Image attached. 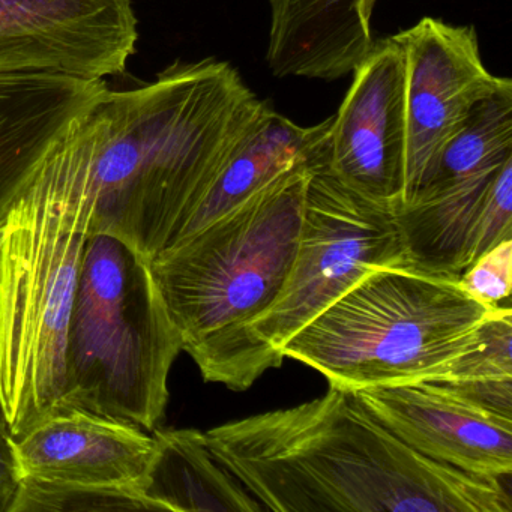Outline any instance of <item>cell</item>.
Returning a JSON list of instances; mask_svg holds the SVG:
<instances>
[{
	"label": "cell",
	"mask_w": 512,
	"mask_h": 512,
	"mask_svg": "<svg viewBox=\"0 0 512 512\" xmlns=\"http://www.w3.org/2000/svg\"><path fill=\"white\" fill-rule=\"evenodd\" d=\"M266 106L236 68L212 58L176 62L142 88H107L59 140L91 200L89 233L154 262Z\"/></svg>",
	"instance_id": "obj_1"
},
{
	"label": "cell",
	"mask_w": 512,
	"mask_h": 512,
	"mask_svg": "<svg viewBox=\"0 0 512 512\" xmlns=\"http://www.w3.org/2000/svg\"><path fill=\"white\" fill-rule=\"evenodd\" d=\"M205 436L265 511H512L503 479L418 454L347 389L329 386L316 400L227 422Z\"/></svg>",
	"instance_id": "obj_2"
},
{
	"label": "cell",
	"mask_w": 512,
	"mask_h": 512,
	"mask_svg": "<svg viewBox=\"0 0 512 512\" xmlns=\"http://www.w3.org/2000/svg\"><path fill=\"white\" fill-rule=\"evenodd\" d=\"M311 172L286 173L151 263L206 382L245 391L283 364L251 325L277 302L292 271Z\"/></svg>",
	"instance_id": "obj_3"
},
{
	"label": "cell",
	"mask_w": 512,
	"mask_h": 512,
	"mask_svg": "<svg viewBox=\"0 0 512 512\" xmlns=\"http://www.w3.org/2000/svg\"><path fill=\"white\" fill-rule=\"evenodd\" d=\"M58 143L2 226L0 404L16 437L61 404L68 326L91 223L88 191Z\"/></svg>",
	"instance_id": "obj_4"
},
{
	"label": "cell",
	"mask_w": 512,
	"mask_h": 512,
	"mask_svg": "<svg viewBox=\"0 0 512 512\" xmlns=\"http://www.w3.org/2000/svg\"><path fill=\"white\" fill-rule=\"evenodd\" d=\"M493 308L472 298L457 277L386 266L317 314L280 352L347 391L436 382L473 346Z\"/></svg>",
	"instance_id": "obj_5"
},
{
	"label": "cell",
	"mask_w": 512,
	"mask_h": 512,
	"mask_svg": "<svg viewBox=\"0 0 512 512\" xmlns=\"http://www.w3.org/2000/svg\"><path fill=\"white\" fill-rule=\"evenodd\" d=\"M184 350L151 263L122 239L91 232L68 326L58 410L82 409L157 430L169 374Z\"/></svg>",
	"instance_id": "obj_6"
},
{
	"label": "cell",
	"mask_w": 512,
	"mask_h": 512,
	"mask_svg": "<svg viewBox=\"0 0 512 512\" xmlns=\"http://www.w3.org/2000/svg\"><path fill=\"white\" fill-rule=\"evenodd\" d=\"M397 265H409L397 211L350 190L326 167L314 170L292 271L251 332L284 361L281 347L317 314L371 272Z\"/></svg>",
	"instance_id": "obj_7"
},
{
	"label": "cell",
	"mask_w": 512,
	"mask_h": 512,
	"mask_svg": "<svg viewBox=\"0 0 512 512\" xmlns=\"http://www.w3.org/2000/svg\"><path fill=\"white\" fill-rule=\"evenodd\" d=\"M392 37L406 67V205L470 112L512 82L485 68L473 26L424 17Z\"/></svg>",
	"instance_id": "obj_8"
},
{
	"label": "cell",
	"mask_w": 512,
	"mask_h": 512,
	"mask_svg": "<svg viewBox=\"0 0 512 512\" xmlns=\"http://www.w3.org/2000/svg\"><path fill=\"white\" fill-rule=\"evenodd\" d=\"M137 38L131 0H0V76H119Z\"/></svg>",
	"instance_id": "obj_9"
},
{
	"label": "cell",
	"mask_w": 512,
	"mask_h": 512,
	"mask_svg": "<svg viewBox=\"0 0 512 512\" xmlns=\"http://www.w3.org/2000/svg\"><path fill=\"white\" fill-rule=\"evenodd\" d=\"M332 116L326 170L355 193L400 211L406 194V67L394 37L374 41Z\"/></svg>",
	"instance_id": "obj_10"
},
{
	"label": "cell",
	"mask_w": 512,
	"mask_h": 512,
	"mask_svg": "<svg viewBox=\"0 0 512 512\" xmlns=\"http://www.w3.org/2000/svg\"><path fill=\"white\" fill-rule=\"evenodd\" d=\"M353 392L376 421L418 454L481 478L511 476L512 419L472 403L445 383Z\"/></svg>",
	"instance_id": "obj_11"
},
{
	"label": "cell",
	"mask_w": 512,
	"mask_h": 512,
	"mask_svg": "<svg viewBox=\"0 0 512 512\" xmlns=\"http://www.w3.org/2000/svg\"><path fill=\"white\" fill-rule=\"evenodd\" d=\"M152 449L139 425L82 409L58 410L16 440L22 478L73 484L137 488Z\"/></svg>",
	"instance_id": "obj_12"
},
{
	"label": "cell",
	"mask_w": 512,
	"mask_h": 512,
	"mask_svg": "<svg viewBox=\"0 0 512 512\" xmlns=\"http://www.w3.org/2000/svg\"><path fill=\"white\" fill-rule=\"evenodd\" d=\"M65 74L0 76V221L56 143L106 92Z\"/></svg>",
	"instance_id": "obj_13"
},
{
	"label": "cell",
	"mask_w": 512,
	"mask_h": 512,
	"mask_svg": "<svg viewBox=\"0 0 512 512\" xmlns=\"http://www.w3.org/2000/svg\"><path fill=\"white\" fill-rule=\"evenodd\" d=\"M266 62L275 77L337 80L373 46L377 0H268Z\"/></svg>",
	"instance_id": "obj_14"
},
{
	"label": "cell",
	"mask_w": 512,
	"mask_h": 512,
	"mask_svg": "<svg viewBox=\"0 0 512 512\" xmlns=\"http://www.w3.org/2000/svg\"><path fill=\"white\" fill-rule=\"evenodd\" d=\"M331 122L329 118L313 127H299L271 106L266 107L169 247L199 232L286 173L301 167H326Z\"/></svg>",
	"instance_id": "obj_15"
},
{
	"label": "cell",
	"mask_w": 512,
	"mask_h": 512,
	"mask_svg": "<svg viewBox=\"0 0 512 512\" xmlns=\"http://www.w3.org/2000/svg\"><path fill=\"white\" fill-rule=\"evenodd\" d=\"M152 439L151 460L137 488L157 511H265L212 454L202 431L154 430Z\"/></svg>",
	"instance_id": "obj_16"
},
{
	"label": "cell",
	"mask_w": 512,
	"mask_h": 512,
	"mask_svg": "<svg viewBox=\"0 0 512 512\" xmlns=\"http://www.w3.org/2000/svg\"><path fill=\"white\" fill-rule=\"evenodd\" d=\"M436 382L503 418L512 419V310L497 305L476 332L475 343Z\"/></svg>",
	"instance_id": "obj_17"
},
{
	"label": "cell",
	"mask_w": 512,
	"mask_h": 512,
	"mask_svg": "<svg viewBox=\"0 0 512 512\" xmlns=\"http://www.w3.org/2000/svg\"><path fill=\"white\" fill-rule=\"evenodd\" d=\"M157 511L131 485H92L22 478L10 512Z\"/></svg>",
	"instance_id": "obj_18"
},
{
	"label": "cell",
	"mask_w": 512,
	"mask_h": 512,
	"mask_svg": "<svg viewBox=\"0 0 512 512\" xmlns=\"http://www.w3.org/2000/svg\"><path fill=\"white\" fill-rule=\"evenodd\" d=\"M511 275L512 238H509L470 263L458 277V283L476 301L497 307L511 295Z\"/></svg>",
	"instance_id": "obj_19"
},
{
	"label": "cell",
	"mask_w": 512,
	"mask_h": 512,
	"mask_svg": "<svg viewBox=\"0 0 512 512\" xmlns=\"http://www.w3.org/2000/svg\"><path fill=\"white\" fill-rule=\"evenodd\" d=\"M512 238V160L494 178L476 229L473 262L505 239Z\"/></svg>",
	"instance_id": "obj_20"
},
{
	"label": "cell",
	"mask_w": 512,
	"mask_h": 512,
	"mask_svg": "<svg viewBox=\"0 0 512 512\" xmlns=\"http://www.w3.org/2000/svg\"><path fill=\"white\" fill-rule=\"evenodd\" d=\"M16 440L0 404V512H10L22 481L16 454Z\"/></svg>",
	"instance_id": "obj_21"
},
{
	"label": "cell",
	"mask_w": 512,
	"mask_h": 512,
	"mask_svg": "<svg viewBox=\"0 0 512 512\" xmlns=\"http://www.w3.org/2000/svg\"><path fill=\"white\" fill-rule=\"evenodd\" d=\"M2 226H4V220L0 221V241H2Z\"/></svg>",
	"instance_id": "obj_22"
}]
</instances>
